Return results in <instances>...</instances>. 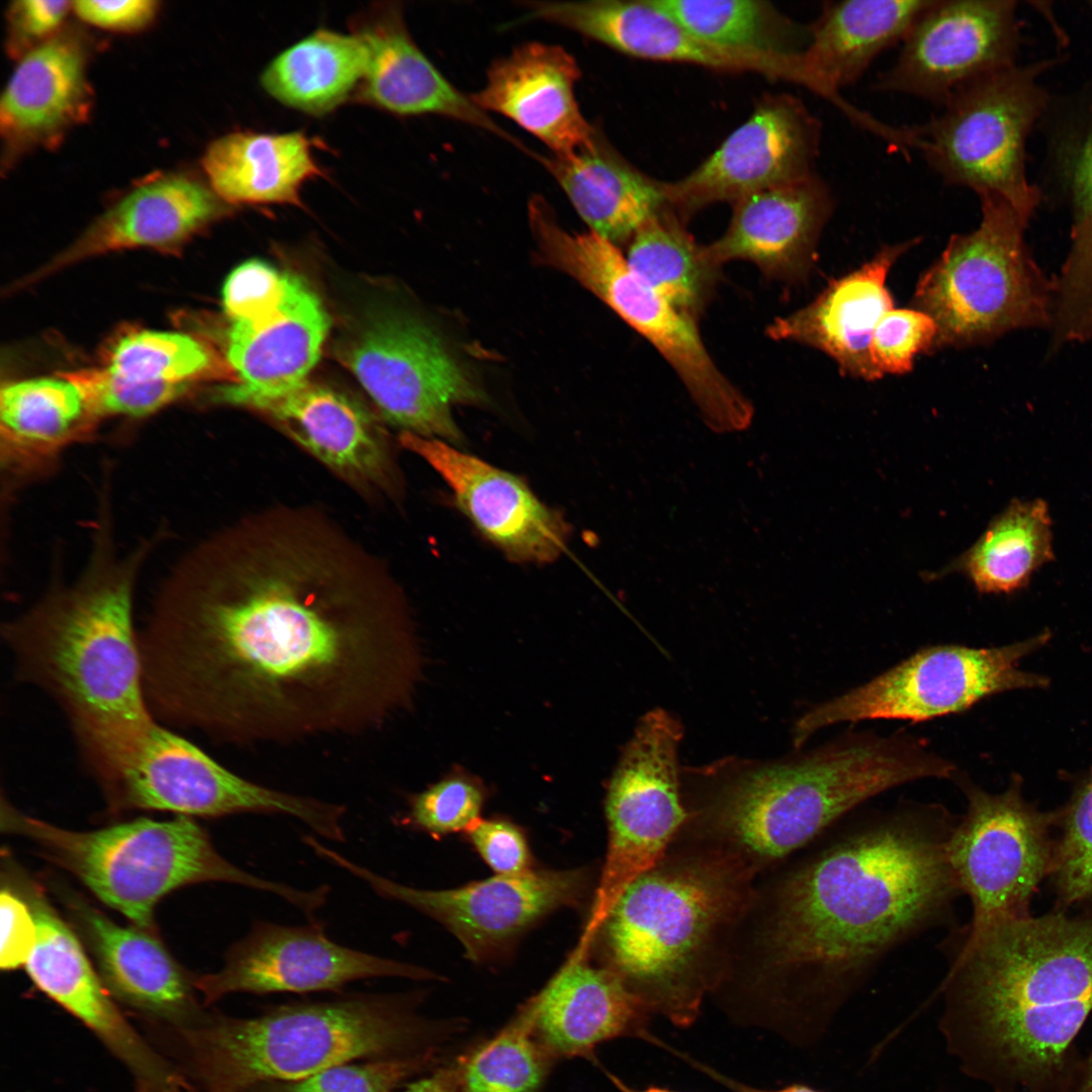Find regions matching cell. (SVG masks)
<instances>
[{
	"instance_id": "74e56055",
	"label": "cell",
	"mask_w": 1092,
	"mask_h": 1092,
	"mask_svg": "<svg viewBox=\"0 0 1092 1092\" xmlns=\"http://www.w3.org/2000/svg\"><path fill=\"white\" fill-rule=\"evenodd\" d=\"M365 64V50L354 34L321 28L276 56L260 83L283 105L320 116L356 98Z\"/></svg>"
},
{
	"instance_id": "484cf974",
	"label": "cell",
	"mask_w": 1092,
	"mask_h": 1092,
	"mask_svg": "<svg viewBox=\"0 0 1092 1092\" xmlns=\"http://www.w3.org/2000/svg\"><path fill=\"white\" fill-rule=\"evenodd\" d=\"M67 905L112 998L175 1028L195 1025L206 1016L196 996L195 975L175 961L156 931L120 926L76 896L68 897Z\"/></svg>"
},
{
	"instance_id": "b9f144b4",
	"label": "cell",
	"mask_w": 1092,
	"mask_h": 1092,
	"mask_svg": "<svg viewBox=\"0 0 1092 1092\" xmlns=\"http://www.w3.org/2000/svg\"><path fill=\"white\" fill-rule=\"evenodd\" d=\"M697 38L740 54L795 58L810 40L800 24L761 0H650Z\"/></svg>"
},
{
	"instance_id": "4fadbf2b",
	"label": "cell",
	"mask_w": 1092,
	"mask_h": 1092,
	"mask_svg": "<svg viewBox=\"0 0 1092 1092\" xmlns=\"http://www.w3.org/2000/svg\"><path fill=\"white\" fill-rule=\"evenodd\" d=\"M102 792L113 812L168 811L191 818L283 814L321 837L341 841L345 836V806L250 782L159 722Z\"/></svg>"
},
{
	"instance_id": "1f68e13d",
	"label": "cell",
	"mask_w": 1092,
	"mask_h": 1092,
	"mask_svg": "<svg viewBox=\"0 0 1092 1092\" xmlns=\"http://www.w3.org/2000/svg\"><path fill=\"white\" fill-rule=\"evenodd\" d=\"M85 57L75 41L52 37L24 54L2 93L1 134L8 151L55 146L91 106Z\"/></svg>"
},
{
	"instance_id": "f907efd6",
	"label": "cell",
	"mask_w": 1092,
	"mask_h": 1092,
	"mask_svg": "<svg viewBox=\"0 0 1092 1092\" xmlns=\"http://www.w3.org/2000/svg\"><path fill=\"white\" fill-rule=\"evenodd\" d=\"M287 274L260 260H249L228 276L222 304L233 322L259 317L273 310L283 298Z\"/></svg>"
},
{
	"instance_id": "7402d4cb",
	"label": "cell",
	"mask_w": 1092,
	"mask_h": 1092,
	"mask_svg": "<svg viewBox=\"0 0 1092 1092\" xmlns=\"http://www.w3.org/2000/svg\"><path fill=\"white\" fill-rule=\"evenodd\" d=\"M214 399L264 415L295 443L356 485L390 491L396 486L388 447L370 415L353 398L307 380L273 391L236 382Z\"/></svg>"
},
{
	"instance_id": "30bf717a",
	"label": "cell",
	"mask_w": 1092,
	"mask_h": 1092,
	"mask_svg": "<svg viewBox=\"0 0 1092 1092\" xmlns=\"http://www.w3.org/2000/svg\"><path fill=\"white\" fill-rule=\"evenodd\" d=\"M1040 60L989 73L962 88L924 124L918 150L947 186L997 195L1030 220L1043 196L1027 176V142L1052 97Z\"/></svg>"
},
{
	"instance_id": "ffe728a7",
	"label": "cell",
	"mask_w": 1092,
	"mask_h": 1092,
	"mask_svg": "<svg viewBox=\"0 0 1092 1092\" xmlns=\"http://www.w3.org/2000/svg\"><path fill=\"white\" fill-rule=\"evenodd\" d=\"M382 977L438 978L418 966L341 945L316 921L297 926L256 921L228 949L222 968L195 976L194 985L208 1005L233 993L331 991Z\"/></svg>"
},
{
	"instance_id": "7bdbcfd3",
	"label": "cell",
	"mask_w": 1092,
	"mask_h": 1092,
	"mask_svg": "<svg viewBox=\"0 0 1092 1092\" xmlns=\"http://www.w3.org/2000/svg\"><path fill=\"white\" fill-rule=\"evenodd\" d=\"M106 367L144 382L188 384L226 376L218 356L200 340L183 333L128 331L106 350Z\"/></svg>"
},
{
	"instance_id": "7a4b0ae2",
	"label": "cell",
	"mask_w": 1092,
	"mask_h": 1092,
	"mask_svg": "<svg viewBox=\"0 0 1092 1092\" xmlns=\"http://www.w3.org/2000/svg\"><path fill=\"white\" fill-rule=\"evenodd\" d=\"M959 817L904 802L819 836L755 882L717 994L826 1032L882 960L962 894L947 856Z\"/></svg>"
},
{
	"instance_id": "8992f818",
	"label": "cell",
	"mask_w": 1092,
	"mask_h": 1092,
	"mask_svg": "<svg viewBox=\"0 0 1092 1092\" xmlns=\"http://www.w3.org/2000/svg\"><path fill=\"white\" fill-rule=\"evenodd\" d=\"M755 882L724 859L672 842L601 925L603 966L650 1013L692 1024L725 978Z\"/></svg>"
},
{
	"instance_id": "ab89813d",
	"label": "cell",
	"mask_w": 1092,
	"mask_h": 1092,
	"mask_svg": "<svg viewBox=\"0 0 1092 1092\" xmlns=\"http://www.w3.org/2000/svg\"><path fill=\"white\" fill-rule=\"evenodd\" d=\"M685 223L670 209L653 216L630 240L626 261L657 293L697 322L712 299L721 266Z\"/></svg>"
},
{
	"instance_id": "6da1fadb",
	"label": "cell",
	"mask_w": 1092,
	"mask_h": 1092,
	"mask_svg": "<svg viewBox=\"0 0 1092 1092\" xmlns=\"http://www.w3.org/2000/svg\"><path fill=\"white\" fill-rule=\"evenodd\" d=\"M139 642L154 717L235 744L378 727L420 671L393 576L306 507L260 511L203 542Z\"/></svg>"
},
{
	"instance_id": "f1b7e54d",
	"label": "cell",
	"mask_w": 1092,
	"mask_h": 1092,
	"mask_svg": "<svg viewBox=\"0 0 1092 1092\" xmlns=\"http://www.w3.org/2000/svg\"><path fill=\"white\" fill-rule=\"evenodd\" d=\"M912 245L885 247L860 268L829 283L805 307L777 317L767 326V336L821 350L848 375L879 379L870 346L877 325L894 307L886 279L896 260Z\"/></svg>"
},
{
	"instance_id": "6125c7cd",
	"label": "cell",
	"mask_w": 1092,
	"mask_h": 1092,
	"mask_svg": "<svg viewBox=\"0 0 1092 1092\" xmlns=\"http://www.w3.org/2000/svg\"><path fill=\"white\" fill-rule=\"evenodd\" d=\"M172 1092H195V1091L190 1089V1087L188 1086V1087H185V1088H182V1089H179V1090H176V1091H172Z\"/></svg>"
},
{
	"instance_id": "f35d334b",
	"label": "cell",
	"mask_w": 1092,
	"mask_h": 1092,
	"mask_svg": "<svg viewBox=\"0 0 1092 1092\" xmlns=\"http://www.w3.org/2000/svg\"><path fill=\"white\" fill-rule=\"evenodd\" d=\"M1050 108L1056 112L1050 103ZM1050 125L1049 182L1071 212L1070 248L1055 279L1056 294L1067 295L1092 274V93L1069 99Z\"/></svg>"
},
{
	"instance_id": "5bb4252c",
	"label": "cell",
	"mask_w": 1092,
	"mask_h": 1092,
	"mask_svg": "<svg viewBox=\"0 0 1092 1092\" xmlns=\"http://www.w3.org/2000/svg\"><path fill=\"white\" fill-rule=\"evenodd\" d=\"M341 359L385 419L402 432L460 442L453 406L485 400L441 339L408 315L372 320L343 348Z\"/></svg>"
},
{
	"instance_id": "11a10c76",
	"label": "cell",
	"mask_w": 1092,
	"mask_h": 1092,
	"mask_svg": "<svg viewBox=\"0 0 1092 1092\" xmlns=\"http://www.w3.org/2000/svg\"><path fill=\"white\" fill-rule=\"evenodd\" d=\"M75 13L85 22L115 31L145 27L154 18L158 2L153 0L99 1L78 0L72 3Z\"/></svg>"
},
{
	"instance_id": "9a60e30c",
	"label": "cell",
	"mask_w": 1092,
	"mask_h": 1092,
	"mask_svg": "<svg viewBox=\"0 0 1092 1092\" xmlns=\"http://www.w3.org/2000/svg\"><path fill=\"white\" fill-rule=\"evenodd\" d=\"M952 781L966 798L967 810L950 835L947 856L962 894L972 904L969 924L1026 914L1029 899L1053 866L1051 818L1023 800L1018 781L998 794L986 792L961 771Z\"/></svg>"
},
{
	"instance_id": "836d02e7",
	"label": "cell",
	"mask_w": 1092,
	"mask_h": 1092,
	"mask_svg": "<svg viewBox=\"0 0 1092 1092\" xmlns=\"http://www.w3.org/2000/svg\"><path fill=\"white\" fill-rule=\"evenodd\" d=\"M590 232L617 246L669 209L664 182L630 164L600 130L582 148L538 156Z\"/></svg>"
},
{
	"instance_id": "83f0119b",
	"label": "cell",
	"mask_w": 1092,
	"mask_h": 1092,
	"mask_svg": "<svg viewBox=\"0 0 1092 1092\" xmlns=\"http://www.w3.org/2000/svg\"><path fill=\"white\" fill-rule=\"evenodd\" d=\"M580 70L559 46L529 42L495 61L485 85L470 97L486 113L503 114L539 139L553 155L587 145L597 128L574 94Z\"/></svg>"
},
{
	"instance_id": "7c38bea8",
	"label": "cell",
	"mask_w": 1092,
	"mask_h": 1092,
	"mask_svg": "<svg viewBox=\"0 0 1092 1092\" xmlns=\"http://www.w3.org/2000/svg\"><path fill=\"white\" fill-rule=\"evenodd\" d=\"M1050 639L1044 632L1000 647L940 644L921 648L846 693L818 704L793 726L801 748L816 732L838 723L869 720L923 722L964 713L982 700L1010 690L1042 688L1048 679L1018 668L1019 661Z\"/></svg>"
},
{
	"instance_id": "d6986e66",
	"label": "cell",
	"mask_w": 1092,
	"mask_h": 1092,
	"mask_svg": "<svg viewBox=\"0 0 1092 1092\" xmlns=\"http://www.w3.org/2000/svg\"><path fill=\"white\" fill-rule=\"evenodd\" d=\"M820 120L791 94L768 95L749 118L687 176L664 182L667 204L685 222L717 202L803 180L815 173Z\"/></svg>"
},
{
	"instance_id": "ac0fdd59",
	"label": "cell",
	"mask_w": 1092,
	"mask_h": 1092,
	"mask_svg": "<svg viewBox=\"0 0 1092 1092\" xmlns=\"http://www.w3.org/2000/svg\"><path fill=\"white\" fill-rule=\"evenodd\" d=\"M1020 47L1017 1L931 0L873 89L941 107L971 82L1018 64Z\"/></svg>"
},
{
	"instance_id": "be15d7a7",
	"label": "cell",
	"mask_w": 1092,
	"mask_h": 1092,
	"mask_svg": "<svg viewBox=\"0 0 1092 1092\" xmlns=\"http://www.w3.org/2000/svg\"><path fill=\"white\" fill-rule=\"evenodd\" d=\"M1088 9H1089V11H1090V14H1091V16H1092V1H1089V2H1088Z\"/></svg>"
},
{
	"instance_id": "db71d44e",
	"label": "cell",
	"mask_w": 1092,
	"mask_h": 1092,
	"mask_svg": "<svg viewBox=\"0 0 1092 1092\" xmlns=\"http://www.w3.org/2000/svg\"><path fill=\"white\" fill-rule=\"evenodd\" d=\"M0 917V967L12 971L26 964L35 943L36 927L27 901L9 885L1 890Z\"/></svg>"
},
{
	"instance_id": "4dcf8cb0",
	"label": "cell",
	"mask_w": 1092,
	"mask_h": 1092,
	"mask_svg": "<svg viewBox=\"0 0 1092 1092\" xmlns=\"http://www.w3.org/2000/svg\"><path fill=\"white\" fill-rule=\"evenodd\" d=\"M224 210V202L196 179L181 174L155 176L100 215L50 269L123 249H177Z\"/></svg>"
},
{
	"instance_id": "44dd1931",
	"label": "cell",
	"mask_w": 1092,
	"mask_h": 1092,
	"mask_svg": "<svg viewBox=\"0 0 1092 1092\" xmlns=\"http://www.w3.org/2000/svg\"><path fill=\"white\" fill-rule=\"evenodd\" d=\"M35 922L36 937L25 964L35 986L82 1021L120 1060L134 1078L138 1092H167L181 1080L131 1027L113 1002L77 936L38 887L23 884Z\"/></svg>"
},
{
	"instance_id": "2e32d148",
	"label": "cell",
	"mask_w": 1092,
	"mask_h": 1092,
	"mask_svg": "<svg viewBox=\"0 0 1092 1092\" xmlns=\"http://www.w3.org/2000/svg\"><path fill=\"white\" fill-rule=\"evenodd\" d=\"M679 743L670 730L645 726L625 747L608 785L607 854L584 937H596L622 893L661 860L687 820Z\"/></svg>"
},
{
	"instance_id": "52a82bcc",
	"label": "cell",
	"mask_w": 1092,
	"mask_h": 1092,
	"mask_svg": "<svg viewBox=\"0 0 1092 1092\" xmlns=\"http://www.w3.org/2000/svg\"><path fill=\"white\" fill-rule=\"evenodd\" d=\"M402 995L363 994L287 1004L256 1017L208 1014L177 1028L207 1092H248L356 1060L412 1053L424 1027Z\"/></svg>"
},
{
	"instance_id": "d4e9b609",
	"label": "cell",
	"mask_w": 1092,
	"mask_h": 1092,
	"mask_svg": "<svg viewBox=\"0 0 1092 1092\" xmlns=\"http://www.w3.org/2000/svg\"><path fill=\"white\" fill-rule=\"evenodd\" d=\"M349 28L366 55L355 100L401 116L441 115L517 143L421 51L407 30L400 3H373L351 18Z\"/></svg>"
},
{
	"instance_id": "c3c4849f",
	"label": "cell",
	"mask_w": 1092,
	"mask_h": 1092,
	"mask_svg": "<svg viewBox=\"0 0 1092 1092\" xmlns=\"http://www.w3.org/2000/svg\"><path fill=\"white\" fill-rule=\"evenodd\" d=\"M483 801L478 785L461 777L449 778L415 795L402 823L436 837L466 832L480 819Z\"/></svg>"
},
{
	"instance_id": "8d00e7d4",
	"label": "cell",
	"mask_w": 1092,
	"mask_h": 1092,
	"mask_svg": "<svg viewBox=\"0 0 1092 1092\" xmlns=\"http://www.w3.org/2000/svg\"><path fill=\"white\" fill-rule=\"evenodd\" d=\"M0 420L2 468L9 477L26 478L49 469L99 419L79 387L62 375L3 386Z\"/></svg>"
},
{
	"instance_id": "d590c367",
	"label": "cell",
	"mask_w": 1092,
	"mask_h": 1092,
	"mask_svg": "<svg viewBox=\"0 0 1092 1092\" xmlns=\"http://www.w3.org/2000/svg\"><path fill=\"white\" fill-rule=\"evenodd\" d=\"M303 131L237 130L212 141L202 157L209 187L230 204L300 205L302 186L324 169Z\"/></svg>"
},
{
	"instance_id": "f546056e",
	"label": "cell",
	"mask_w": 1092,
	"mask_h": 1092,
	"mask_svg": "<svg viewBox=\"0 0 1092 1092\" xmlns=\"http://www.w3.org/2000/svg\"><path fill=\"white\" fill-rule=\"evenodd\" d=\"M586 954L578 946L532 1000L536 1035L551 1056H582L619 1036H650L648 1009L618 975L588 963Z\"/></svg>"
},
{
	"instance_id": "cb8c5ba5",
	"label": "cell",
	"mask_w": 1092,
	"mask_h": 1092,
	"mask_svg": "<svg viewBox=\"0 0 1092 1092\" xmlns=\"http://www.w3.org/2000/svg\"><path fill=\"white\" fill-rule=\"evenodd\" d=\"M526 19L563 26L636 58L754 72L802 86L807 82L800 57L748 55L713 47L650 0L531 1L526 3Z\"/></svg>"
},
{
	"instance_id": "60d3db41",
	"label": "cell",
	"mask_w": 1092,
	"mask_h": 1092,
	"mask_svg": "<svg viewBox=\"0 0 1092 1092\" xmlns=\"http://www.w3.org/2000/svg\"><path fill=\"white\" fill-rule=\"evenodd\" d=\"M1054 558L1052 519L1042 499H1016L949 567L966 574L980 593L1009 594Z\"/></svg>"
},
{
	"instance_id": "f6af8a7d",
	"label": "cell",
	"mask_w": 1092,
	"mask_h": 1092,
	"mask_svg": "<svg viewBox=\"0 0 1092 1092\" xmlns=\"http://www.w3.org/2000/svg\"><path fill=\"white\" fill-rule=\"evenodd\" d=\"M430 1061L429 1054L345 1063L303 1079L262 1084L248 1092H392Z\"/></svg>"
},
{
	"instance_id": "681fc988",
	"label": "cell",
	"mask_w": 1092,
	"mask_h": 1092,
	"mask_svg": "<svg viewBox=\"0 0 1092 1092\" xmlns=\"http://www.w3.org/2000/svg\"><path fill=\"white\" fill-rule=\"evenodd\" d=\"M937 335L934 321L919 309L892 308L877 325L870 346L872 365L879 378L912 369L914 358L929 351Z\"/></svg>"
},
{
	"instance_id": "94428289",
	"label": "cell",
	"mask_w": 1092,
	"mask_h": 1092,
	"mask_svg": "<svg viewBox=\"0 0 1092 1092\" xmlns=\"http://www.w3.org/2000/svg\"><path fill=\"white\" fill-rule=\"evenodd\" d=\"M607 1075L609 1076L612 1083L615 1085V1087L618 1088V1090L620 1092H675V1091H672V1090H669V1089H666V1088H662V1087H657V1086H649V1087L643 1088V1089H636V1088H633V1087H630V1086L626 1085L623 1081H621L616 1076H614V1075H612L610 1073H607Z\"/></svg>"
},
{
	"instance_id": "680465c9",
	"label": "cell",
	"mask_w": 1092,
	"mask_h": 1092,
	"mask_svg": "<svg viewBox=\"0 0 1092 1092\" xmlns=\"http://www.w3.org/2000/svg\"><path fill=\"white\" fill-rule=\"evenodd\" d=\"M456 1074L442 1070L412 1083L405 1092H456Z\"/></svg>"
},
{
	"instance_id": "e7e4bbea",
	"label": "cell",
	"mask_w": 1092,
	"mask_h": 1092,
	"mask_svg": "<svg viewBox=\"0 0 1092 1092\" xmlns=\"http://www.w3.org/2000/svg\"><path fill=\"white\" fill-rule=\"evenodd\" d=\"M405 1092V1091H404Z\"/></svg>"
},
{
	"instance_id": "d6a6232c",
	"label": "cell",
	"mask_w": 1092,
	"mask_h": 1092,
	"mask_svg": "<svg viewBox=\"0 0 1092 1092\" xmlns=\"http://www.w3.org/2000/svg\"><path fill=\"white\" fill-rule=\"evenodd\" d=\"M329 315L314 291L287 274L286 288L273 310L233 322L226 359L240 386L254 391L283 389L301 381L321 357Z\"/></svg>"
},
{
	"instance_id": "91938a15",
	"label": "cell",
	"mask_w": 1092,
	"mask_h": 1092,
	"mask_svg": "<svg viewBox=\"0 0 1092 1092\" xmlns=\"http://www.w3.org/2000/svg\"><path fill=\"white\" fill-rule=\"evenodd\" d=\"M1070 1092H1092V1051L1084 1063L1080 1064Z\"/></svg>"
},
{
	"instance_id": "bcb514c9",
	"label": "cell",
	"mask_w": 1092,
	"mask_h": 1092,
	"mask_svg": "<svg viewBox=\"0 0 1092 1092\" xmlns=\"http://www.w3.org/2000/svg\"><path fill=\"white\" fill-rule=\"evenodd\" d=\"M83 393L94 415L143 418L185 394L188 384L144 382L120 375L108 367L63 374Z\"/></svg>"
},
{
	"instance_id": "8fae6325",
	"label": "cell",
	"mask_w": 1092,
	"mask_h": 1092,
	"mask_svg": "<svg viewBox=\"0 0 1092 1092\" xmlns=\"http://www.w3.org/2000/svg\"><path fill=\"white\" fill-rule=\"evenodd\" d=\"M528 212L541 258L576 279L653 345L712 430L750 425L751 402L718 368L696 321L635 274L617 246L592 232L577 235L562 229L542 197H533Z\"/></svg>"
},
{
	"instance_id": "5b68a950",
	"label": "cell",
	"mask_w": 1092,
	"mask_h": 1092,
	"mask_svg": "<svg viewBox=\"0 0 1092 1092\" xmlns=\"http://www.w3.org/2000/svg\"><path fill=\"white\" fill-rule=\"evenodd\" d=\"M145 552L117 560L105 544L98 547L78 581L3 628L16 676L62 709L98 784L117 776L158 722L146 698L132 613Z\"/></svg>"
},
{
	"instance_id": "816d5d0a",
	"label": "cell",
	"mask_w": 1092,
	"mask_h": 1092,
	"mask_svg": "<svg viewBox=\"0 0 1092 1092\" xmlns=\"http://www.w3.org/2000/svg\"><path fill=\"white\" fill-rule=\"evenodd\" d=\"M466 833L495 875L512 876L532 870L528 840L516 824L502 819H479Z\"/></svg>"
},
{
	"instance_id": "e0dca14e",
	"label": "cell",
	"mask_w": 1092,
	"mask_h": 1092,
	"mask_svg": "<svg viewBox=\"0 0 1092 1092\" xmlns=\"http://www.w3.org/2000/svg\"><path fill=\"white\" fill-rule=\"evenodd\" d=\"M315 854L365 882L377 895L404 903L443 924L461 942L469 960L500 956L535 922L585 897V869L530 870L445 890L395 883L317 843Z\"/></svg>"
},
{
	"instance_id": "6f0895ef",
	"label": "cell",
	"mask_w": 1092,
	"mask_h": 1092,
	"mask_svg": "<svg viewBox=\"0 0 1092 1092\" xmlns=\"http://www.w3.org/2000/svg\"><path fill=\"white\" fill-rule=\"evenodd\" d=\"M677 1055L680 1056L684 1060H687L689 1063H691L692 1066L696 1067L697 1069H699L703 1073L707 1074L708 1076H710L711 1078H713L717 1082H719L722 1085L726 1086L727 1088H729L733 1092H822V1091H820V1090H818L816 1088H813V1087H811L809 1085H806V1084H803V1083H793V1084H790V1085L785 1086L783 1088L775 1089V1090H765V1089H759V1088L751 1087V1086L745 1085L743 1083H740L738 1081H735V1080H733L731 1078H728V1077L720 1074L719 1072L713 1070L712 1068H710V1067H708L706 1065H703V1064L695 1061L694 1059H692V1058H690L688 1056H684V1055H681L679 1053H677Z\"/></svg>"
},
{
	"instance_id": "3957f363",
	"label": "cell",
	"mask_w": 1092,
	"mask_h": 1092,
	"mask_svg": "<svg viewBox=\"0 0 1092 1092\" xmlns=\"http://www.w3.org/2000/svg\"><path fill=\"white\" fill-rule=\"evenodd\" d=\"M945 946L938 1026L962 1072L992 1092H1070L1092 1012V915L967 924Z\"/></svg>"
},
{
	"instance_id": "9c48e42d",
	"label": "cell",
	"mask_w": 1092,
	"mask_h": 1092,
	"mask_svg": "<svg viewBox=\"0 0 1092 1092\" xmlns=\"http://www.w3.org/2000/svg\"><path fill=\"white\" fill-rule=\"evenodd\" d=\"M978 197V228L952 236L915 289L914 305L937 328L932 349L988 343L1053 324L1055 280L1026 244L1029 219L997 195Z\"/></svg>"
},
{
	"instance_id": "ee69618b",
	"label": "cell",
	"mask_w": 1092,
	"mask_h": 1092,
	"mask_svg": "<svg viewBox=\"0 0 1092 1092\" xmlns=\"http://www.w3.org/2000/svg\"><path fill=\"white\" fill-rule=\"evenodd\" d=\"M551 1054L536 1035L534 1008L525 1009L466 1062L462 1092H536Z\"/></svg>"
},
{
	"instance_id": "4316f807",
	"label": "cell",
	"mask_w": 1092,
	"mask_h": 1092,
	"mask_svg": "<svg viewBox=\"0 0 1092 1092\" xmlns=\"http://www.w3.org/2000/svg\"><path fill=\"white\" fill-rule=\"evenodd\" d=\"M834 204L829 185L817 173L753 193L733 203L729 225L707 245L709 253L720 266L744 260L768 278L802 279Z\"/></svg>"
},
{
	"instance_id": "e575fe53",
	"label": "cell",
	"mask_w": 1092,
	"mask_h": 1092,
	"mask_svg": "<svg viewBox=\"0 0 1092 1092\" xmlns=\"http://www.w3.org/2000/svg\"><path fill=\"white\" fill-rule=\"evenodd\" d=\"M931 0H848L823 4L809 25L810 40L804 62L833 99L834 105L854 123L863 111L839 93L858 81L886 50L901 43L918 15Z\"/></svg>"
},
{
	"instance_id": "9f6ffc18",
	"label": "cell",
	"mask_w": 1092,
	"mask_h": 1092,
	"mask_svg": "<svg viewBox=\"0 0 1092 1092\" xmlns=\"http://www.w3.org/2000/svg\"><path fill=\"white\" fill-rule=\"evenodd\" d=\"M1051 328L1058 344L1092 339V274L1076 291L1057 300Z\"/></svg>"
},
{
	"instance_id": "f5cc1de1",
	"label": "cell",
	"mask_w": 1092,
	"mask_h": 1092,
	"mask_svg": "<svg viewBox=\"0 0 1092 1092\" xmlns=\"http://www.w3.org/2000/svg\"><path fill=\"white\" fill-rule=\"evenodd\" d=\"M70 1L20 0L8 11L9 48L16 55L26 54L47 39L61 25Z\"/></svg>"
},
{
	"instance_id": "603a6c76",
	"label": "cell",
	"mask_w": 1092,
	"mask_h": 1092,
	"mask_svg": "<svg viewBox=\"0 0 1092 1092\" xmlns=\"http://www.w3.org/2000/svg\"><path fill=\"white\" fill-rule=\"evenodd\" d=\"M399 442L440 475L459 509L510 559L546 563L565 549L566 522L520 477L440 439L401 432Z\"/></svg>"
},
{
	"instance_id": "ba28073f",
	"label": "cell",
	"mask_w": 1092,
	"mask_h": 1092,
	"mask_svg": "<svg viewBox=\"0 0 1092 1092\" xmlns=\"http://www.w3.org/2000/svg\"><path fill=\"white\" fill-rule=\"evenodd\" d=\"M1 830L35 843L46 857L73 874L102 903L146 930L155 931L154 912L162 898L199 883H230L271 893L305 915L312 914L321 902L316 889L298 890L232 863L187 816L166 821L141 818L75 831L30 817L2 799Z\"/></svg>"
},
{
	"instance_id": "7dc6e473",
	"label": "cell",
	"mask_w": 1092,
	"mask_h": 1092,
	"mask_svg": "<svg viewBox=\"0 0 1092 1092\" xmlns=\"http://www.w3.org/2000/svg\"><path fill=\"white\" fill-rule=\"evenodd\" d=\"M1052 868L1065 902L1092 897V771L1068 807Z\"/></svg>"
},
{
	"instance_id": "277c9868",
	"label": "cell",
	"mask_w": 1092,
	"mask_h": 1092,
	"mask_svg": "<svg viewBox=\"0 0 1092 1092\" xmlns=\"http://www.w3.org/2000/svg\"><path fill=\"white\" fill-rule=\"evenodd\" d=\"M957 764L922 737L846 732L776 760L727 756L681 768L687 820L673 842L707 851L757 880L866 801Z\"/></svg>"
}]
</instances>
